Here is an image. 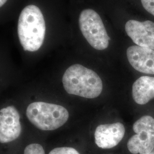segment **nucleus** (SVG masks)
<instances>
[{
    "mask_svg": "<svg viewBox=\"0 0 154 154\" xmlns=\"http://www.w3.org/2000/svg\"><path fill=\"white\" fill-rule=\"evenodd\" d=\"M132 98L138 105L147 104L154 98V77L142 76L132 85Z\"/></svg>",
    "mask_w": 154,
    "mask_h": 154,
    "instance_id": "nucleus-10",
    "label": "nucleus"
},
{
    "mask_svg": "<svg viewBox=\"0 0 154 154\" xmlns=\"http://www.w3.org/2000/svg\"><path fill=\"white\" fill-rule=\"evenodd\" d=\"M79 24L83 35L95 49L103 50L108 48L110 38L99 14L93 9L81 11Z\"/></svg>",
    "mask_w": 154,
    "mask_h": 154,
    "instance_id": "nucleus-4",
    "label": "nucleus"
},
{
    "mask_svg": "<svg viewBox=\"0 0 154 154\" xmlns=\"http://www.w3.org/2000/svg\"><path fill=\"white\" fill-rule=\"evenodd\" d=\"M135 133L129 139L127 149L132 154H149L154 149V118L142 116L133 125Z\"/></svg>",
    "mask_w": 154,
    "mask_h": 154,
    "instance_id": "nucleus-5",
    "label": "nucleus"
},
{
    "mask_svg": "<svg viewBox=\"0 0 154 154\" xmlns=\"http://www.w3.org/2000/svg\"><path fill=\"white\" fill-rule=\"evenodd\" d=\"M20 114L15 107L9 106L0 111V142L9 143L15 140L21 133Z\"/></svg>",
    "mask_w": 154,
    "mask_h": 154,
    "instance_id": "nucleus-6",
    "label": "nucleus"
},
{
    "mask_svg": "<svg viewBox=\"0 0 154 154\" xmlns=\"http://www.w3.org/2000/svg\"><path fill=\"white\" fill-rule=\"evenodd\" d=\"M125 134V127L120 122L100 125L95 131V142L99 148L111 149L121 142Z\"/></svg>",
    "mask_w": 154,
    "mask_h": 154,
    "instance_id": "nucleus-8",
    "label": "nucleus"
},
{
    "mask_svg": "<svg viewBox=\"0 0 154 154\" xmlns=\"http://www.w3.org/2000/svg\"><path fill=\"white\" fill-rule=\"evenodd\" d=\"M26 116L33 125L39 130L52 131L59 128L67 121L68 111L61 105L35 102L28 106Z\"/></svg>",
    "mask_w": 154,
    "mask_h": 154,
    "instance_id": "nucleus-3",
    "label": "nucleus"
},
{
    "mask_svg": "<svg viewBox=\"0 0 154 154\" xmlns=\"http://www.w3.org/2000/svg\"><path fill=\"white\" fill-rule=\"evenodd\" d=\"M62 83L67 93L88 99L99 97L103 90L99 75L80 64L72 65L66 70Z\"/></svg>",
    "mask_w": 154,
    "mask_h": 154,
    "instance_id": "nucleus-1",
    "label": "nucleus"
},
{
    "mask_svg": "<svg viewBox=\"0 0 154 154\" xmlns=\"http://www.w3.org/2000/svg\"><path fill=\"white\" fill-rule=\"evenodd\" d=\"M7 0H0V6L2 7L6 3Z\"/></svg>",
    "mask_w": 154,
    "mask_h": 154,
    "instance_id": "nucleus-14",
    "label": "nucleus"
},
{
    "mask_svg": "<svg viewBox=\"0 0 154 154\" xmlns=\"http://www.w3.org/2000/svg\"><path fill=\"white\" fill-rule=\"evenodd\" d=\"M149 154H154V149L152 151V152H150Z\"/></svg>",
    "mask_w": 154,
    "mask_h": 154,
    "instance_id": "nucleus-15",
    "label": "nucleus"
},
{
    "mask_svg": "<svg viewBox=\"0 0 154 154\" xmlns=\"http://www.w3.org/2000/svg\"><path fill=\"white\" fill-rule=\"evenodd\" d=\"M125 30L137 45L154 50V22L129 20L125 25Z\"/></svg>",
    "mask_w": 154,
    "mask_h": 154,
    "instance_id": "nucleus-7",
    "label": "nucleus"
},
{
    "mask_svg": "<svg viewBox=\"0 0 154 154\" xmlns=\"http://www.w3.org/2000/svg\"><path fill=\"white\" fill-rule=\"evenodd\" d=\"M141 2L146 11L154 16V0H141Z\"/></svg>",
    "mask_w": 154,
    "mask_h": 154,
    "instance_id": "nucleus-13",
    "label": "nucleus"
},
{
    "mask_svg": "<svg viewBox=\"0 0 154 154\" xmlns=\"http://www.w3.org/2000/svg\"><path fill=\"white\" fill-rule=\"evenodd\" d=\"M17 32L25 51L33 52L40 49L44 41L46 25L38 7L29 5L22 10L19 17Z\"/></svg>",
    "mask_w": 154,
    "mask_h": 154,
    "instance_id": "nucleus-2",
    "label": "nucleus"
},
{
    "mask_svg": "<svg viewBox=\"0 0 154 154\" xmlns=\"http://www.w3.org/2000/svg\"><path fill=\"white\" fill-rule=\"evenodd\" d=\"M128 61L138 72L154 74V50L138 45L130 46L126 51Z\"/></svg>",
    "mask_w": 154,
    "mask_h": 154,
    "instance_id": "nucleus-9",
    "label": "nucleus"
},
{
    "mask_svg": "<svg viewBox=\"0 0 154 154\" xmlns=\"http://www.w3.org/2000/svg\"><path fill=\"white\" fill-rule=\"evenodd\" d=\"M23 154H45L43 147L37 143H32L27 146Z\"/></svg>",
    "mask_w": 154,
    "mask_h": 154,
    "instance_id": "nucleus-11",
    "label": "nucleus"
},
{
    "mask_svg": "<svg viewBox=\"0 0 154 154\" xmlns=\"http://www.w3.org/2000/svg\"><path fill=\"white\" fill-rule=\"evenodd\" d=\"M49 154H80L75 149L72 147H62L52 149Z\"/></svg>",
    "mask_w": 154,
    "mask_h": 154,
    "instance_id": "nucleus-12",
    "label": "nucleus"
}]
</instances>
